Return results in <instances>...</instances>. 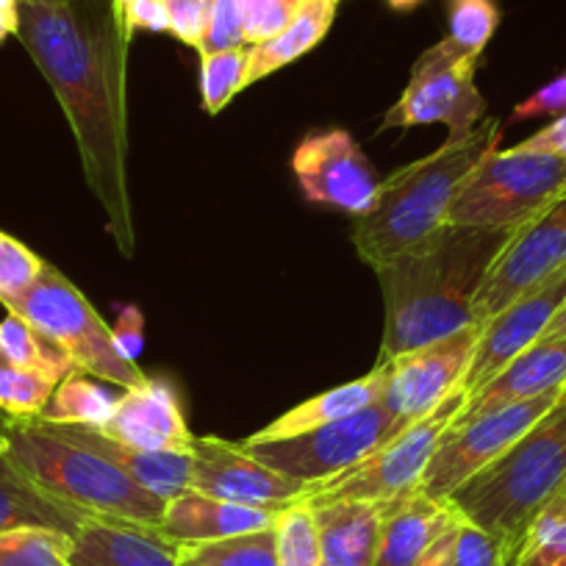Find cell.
Here are the masks:
<instances>
[{
  "instance_id": "obj_1",
  "label": "cell",
  "mask_w": 566,
  "mask_h": 566,
  "mask_svg": "<svg viewBox=\"0 0 566 566\" xmlns=\"http://www.w3.org/2000/svg\"><path fill=\"white\" fill-rule=\"evenodd\" d=\"M18 40L45 75L81 167L125 259L136 253L128 192V45L114 0H20Z\"/></svg>"
},
{
  "instance_id": "obj_2",
  "label": "cell",
  "mask_w": 566,
  "mask_h": 566,
  "mask_svg": "<svg viewBox=\"0 0 566 566\" xmlns=\"http://www.w3.org/2000/svg\"><path fill=\"white\" fill-rule=\"evenodd\" d=\"M514 231L444 222L431 237L375 270L386 306L378 364L475 325L472 308L478 292Z\"/></svg>"
},
{
  "instance_id": "obj_3",
  "label": "cell",
  "mask_w": 566,
  "mask_h": 566,
  "mask_svg": "<svg viewBox=\"0 0 566 566\" xmlns=\"http://www.w3.org/2000/svg\"><path fill=\"white\" fill-rule=\"evenodd\" d=\"M500 139L503 123L483 119L472 134L448 139L431 156L411 161L380 181L375 209L353 220V244L364 264L380 270L439 231L448 222L461 184L472 176L483 156L500 148Z\"/></svg>"
},
{
  "instance_id": "obj_4",
  "label": "cell",
  "mask_w": 566,
  "mask_h": 566,
  "mask_svg": "<svg viewBox=\"0 0 566 566\" xmlns=\"http://www.w3.org/2000/svg\"><path fill=\"white\" fill-rule=\"evenodd\" d=\"M566 481V395L516 439L497 461L483 467L448 497L470 525L503 538L509 558Z\"/></svg>"
},
{
  "instance_id": "obj_5",
  "label": "cell",
  "mask_w": 566,
  "mask_h": 566,
  "mask_svg": "<svg viewBox=\"0 0 566 566\" xmlns=\"http://www.w3.org/2000/svg\"><path fill=\"white\" fill-rule=\"evenodd\" d=\"M7 461L51 497L97 516L159 527L165 500L40 419H9Z\"/></svg>"
},
{
  "instance_id": "obj_6",
  "label": "cell",
  "mask_w": 566,
  "mask_h": 566,
  "mask_svg": "<svg viewBox=\"0 0 566 566\" xmlns=\"http://www.w3.org/2000/svg\"><path fill=\"white\" fill-rule=\"evenodd\" d=\"M12 314L34 325L40 334L56 342L81 373L114 384L130 391L148 386L150 378L139 364L128 361L114 345L112 328L101 319L84 292L53 264H45L42 275L29 290V295L12 308Z\"/></svg>"
},
{
  "instance_id": "obj_7",
  "label": "cell",
  "mask_w": 566,
  "mask_h": 566,
  "mask_svg": "<svg viewBox=\"0 0 566 566\" xmlns=\"http://www.w3.org/2000/svg\"><path fill=\"white\" fill-rule=\"evenodd\" d=\"M566 189V156L492 150L461 184L450 226L520 228Z\"/></svg>"
},
{
  "instance_id": "obj_8",
  "label": "cell",
  "mask_w": 566,
  "mask_h": 566,
  "mask_svg": "<svg viewBox=\"0 0 566 566\" xmlns=\"http://www.w3.org/2000/svg\"><path fill=\"white\" fill-rule=\"evenodd\" d=\"M402 428L408 424H402L380 402H375L350 417L301 433V437L275 439V442H250L248 439L242 442V448L270 470L314 489L361 464L380 444L395 439Z\"/></svg>"
},
{
  "instance_id": "obj_9",
  "label": "cell",
  "mask_w": 566,
  "mask_h": 566,
  "mask_svg": "<svg viewBox=\"0 0 566 566\" xmlns=\"http://www.w3.org/2000/svg\"><path fill=\"white\" fill-rule=\"evenodd\" d=\"M481 53H470L450 36L439 40L413 62L400 101L386 112L380 130L411 125H448V139L472 134L486 119V101L475 84Z\"/></svg>"
},
{
  "instance_id": "obj_10",
  "label": "cell",
  "mask_w": 566,
  "mask_h": 566,
  "mask_svg": "<svg viewBox=\"0 0 566 566\" xmlns=\"http://www.w3.org/2000/svg\"><path fill=\"white\" fill-rule=\"evenodd\" d=\"M467 395L455 391L442 406L424 413L422 419L402 428L395 439L380 444L369 459L347 470L345 475L312 489L308 503H334V500H373L386 503L419 486L424 470L431 464L439 442L459 419Z\"/></svg>"
},
{
  "instance_id": "obj_11",
  "label": "cell",
  "mask_w": 566,
  "mask_h": 566,
  "mask_svg": "<svg viewBox=\"0 0 566 566\" xmlns=\"http://www.w3.org/2000/svg\"><path fill=\"white\" fill-rule=\"evenodd\" d=\"M560 400V391L511 402L470 419H455L439 442L431 464L424 470L419 489L433 500H448L472 475L497 461L516 439L525 437L533 424Z\"/></svg>"
},
{
  "instance_id": "obj_12",
  "label": "cell",
  "mask_w": 566,
  "mask_h": 566,
  "mask_svg": "<svg viewBox=\"0 0 566 566\" xmlns=\"http://www.w3.org/2000/svg\"><path fill=\"white\" fill-rule=\"evenodd\" d=\"M560 270H566V189L511 233L478 292L472 323H489L516 297L533 292Z\"/></svg>"
},
{
  "instance_id": "obj_13",
  "label": "cell",
  "mask_w": 566,
  "mask_h": 566,
  "mask_svg": "<svg viewBox=\"0 0 566 566\" xmlns=\"http://www.w3.org/2000/svg\"><path fill=\"white\" fill-rule=\"evenodd\" d=\"M292 172L308 203L336 209L353 220L369 214L378 203V172L345 128L306 136L292 156Z\"/></svg>"
},
{
  "instance_id": "obj_14",
  "label": "cell",
  "mask_w": 566,
  "mask_h": 566,
  "mask_svg": "<svg viewBox=\"0 0 566 566\" xmlns=\"http://www.w3.org/2000/svg\"><path fill=\"white\" fill-rule=\"evenodd\" d=\"M478 336L481 325H467L459 334L384 361L386 386L380 406L402 424L417 422L424 413L442 406L450 395L461 391Z\"/></svg>"
},
{
  "instance_id": "obj_15",
  "label": "cell",
  "mask_w": 566,
  "mask_h": 566,
  "mask_svg": "<svg viewBox=\"0 0 566 566\" xmlns=\"http://www.w3.org/2000/svg\"><path fill=\"white\" fill-rule=\"evenodd\" d=\"M189 489L261 509H286L312 497V486L255 461L242 444L217 437H195Z\"/></svg>"
},
{
  "instance_id": "obj_16",
  "label": "cell",
  "mask_w": 566,
  "mask_h": 566,
  "mask_svg": "<svg viewBox=\"0 0 566 566\" xmlns=\"http://www.w3.org/2000/svg\"><path fill=\"white\" fill-rule=\"evenodd\" d=\"M566 303V270L544 281L527 295L516 297L511 306L494 314L489 323L481 325L475 353H472L470 369L464 375L461 391L467 397L486 386L497 373H503L505 364L514 361L522 350L536 345L547 334L549 323L560 306Z\"/></svg>"
},
{
  "instance_id": "obj_17",
  "label": "cell",
  "mask_w": 566,
  "mask_h": 566,
  "mask_svg": "<svg viewBox=\"0 0 566 566\" xmlns=\"http://www.w3.org/2000/svg\"><path fill=\"white\" fill-rule=\"evenodd\" d=\"M70 566H181V544L159 527L90 514L73 533Z\"/></svg>"
},
{
  "instance_id": "obj_18",
  "label": "cell",
  "mask_w": 566,
  "mask_h": 566,
  "mask_svg": "<svg viewBox=\"0 0 566 566\" xmlns=\"http://www.w3.org/2000/svg\"><path fill=\"white\" fill-rule=\"evenodd\" d=\"M101 431L139 450L189 453L195 442V433L189 431L176 389L167 380L154 378L142 389L123 391L112 419Z\"/></svg>"
},
{
  "instance_id": "obj_19",
  "label": "cell",
  "mask_w": 566,
  "mask_h": 566,
  "mask_svg": "<svg viewBox=\"0 0 566 566\" xmlns=\"http://www.w3.org/2000/svg\"><path fill=\"white\" fill-rule=\"evenodd\" d=\"M281 511L283 509L231 503V500L211 497L198 489H184L178 497L167 500L159 531L184 547V544H203L264 531L275 525Z\"/></svg>"
},
{
  "instance_id": "obj_20",
  "label": "cell",
  "mask_w": 566,
  "mask_h": 566,
  "mask_svg": "<svg viewBox=\"0 0 566 566\" xmlns=\"http://www.w3.org/2000/svg\"><path fill=\"white\" fill-rule=\"evenodd\" d=\"M566 386V336H542L536 345L522 350L503 373L494 375L486 386L472 391L461 408L459 419L478 417L511 402L560 391Z\"/></svg>"
},
{
  "instance_id": "obj_21",
  "label": "cell",
  "mask_w": 566,
  "mask_h": 566,
  "mask_svg": "<svg viewBox=\"0 0 566 566\" xmlns=\"http://www.w3.org/2000/svg\"><path fill=\"white\" fill-rule=\"evenodd\" d=\"M45 424L51 431H56L59 437L70 439V442L97 453L101 459L112 461L114 467L128 472L134 481H139L142 486L165 500V503L178 497L184 489H189V481H192V453L130 448V444L103 433L101 428H86V424Z\"/></svg>"
},
{
  "instance_id": "obj_22",
  "label": "cell",
  "mask_w": 566,
  "mask_h": 566,
  "mask_svg": "<svg viewBox=\"0 0 566 566\" xmlns=\"http://www.w3.org/2000/svg\"><path fill=\"white\" fill-rule=\"evenodd\" d=\"M455 520L448 500L428 497L419 486L389 500L375 566H417Z\"/></svg>"
},
{
  "instance_id": "obj_23",
  "label": "cell",
  "mask_w": 566,
  "mask_h": 566,
  "mask_svg": "<svg viewBox=\"0 0 566 566\" xmlns=\"http://www.w3.org/2000/svg\"><path fill=\"white\" fill-rule=\"evenodd\" d=\"M386 503H373V500L308 503L314 511L319 553H323L325 564L375 566L380 549V531H384Z\"/></svg>"
},
{
  "instance_id": "obj_24",
  "label": "cell",
  "mask_w": 566,
  "mask_h": 566,
  "mask_svg": "<svg viewBox=\"0 0 566 566\" xmlns=\"http://www.w3.org/2000/svg\"><path fill=\"white\" fill-rule=\"evenodd\" d=\"M386 386V364H375L373 373L361 375V378L342 384L336 389L323 391V395L312 397V400L301 402V406L283 411L281 417L272 419L266 428L250 437V442H275V439H292L301 433L323 428V424L345 419L350 413L361 411V408L380 402Z\"/></svg>"
},
{
  "instance_id": "obj_25",
  "label": "cell",
  "mask_w": 566,
  "mask_h": 566,
  "mask_svg": "<svg viewBox=\"0 0 566 566\" xmlns=\"http://www.w3.org/2000/svg\"><path fill=\"white\" fill-rule=\"evenodd\" d=\"M86 516V511L73 509L36 489L9 464L7 455L0 459V533L14 527H53L73 536Z\"/></svg>"
},
{
  "instance_id": "obj_26",
  "label": "cell",
  "mask_w": 566,
  "mask_h": 566,
  "mask_svg": "<svg viewBox=\"0 0 566 566\" xmlns=\"http://www.w3.org/2000/svg\"><path fill=\"white\" fill-rule=\"evenodd\" d=\"M336 7L339 0H308L290 29H283L281 34L261 45L248 48V86L259 84L261 78L314 51L334 25Z\"/></svg>"
},
{
  "instance_id": "obj_27",
  "label": "cell",
  "mask_w": 566,
  "mask_h": 566,
  "mask_svg": "<svg viewBox=\"0 0 566 566\" xmlns=\"http://www.w3.org/2000/svg\"><path fill=\"white\" fill-rule=\"evenodd\" d=\"M114 384L90 373H70L53 391L51 402L42 411L40 422L51 424H86V428H103L117 408L119 395L112 389Z\"/></svg>"
},
{
  "instance_id": "obj_28",
  "label": "cell",
  "mask_w": 566,
  "mask_h": 566,
  "mask_svg": "<svg viewBox=\"0 0 566 566\" xmlns=\"http://www.w3.org/2000/svg\"><path fill=\"white\" fill-rule=\"evenodd\" d=\"M0 353L9 358V361L20 364L25 369H34V373L45 375V378L62 384L70 373H75V364L56 342L48 339L45 334L34 328L31 323H25L18 314L7 312V317L0 319Z\"/></svg>"
},
{
  "instance_id": "obj_29",
  "label": "cell",
  "mask_w": 566,
  "mask_h": 566,
  "mask_svg": "<svg viewBox=\"0 0 566 566\" xmlns=\"http://www.w3.org/2000/svg\"><path fill=\"white\" fill-rule=\"evenodd\" d=\"M184 566H277L275 525L242 536L217 538L203 544H184Z\"/></svg>"
},
{
  "instance_id": "obj_30",
  "label": "cell",
  "mask_w": 566,
  "mask_h": 566,
  "mask_svg": "<svg viewBox=\"0 0 566 566\" xmlns=\"http://www.w3.org/2000/svg\"><path fill=\"white\" fill-rule=\"evenodd\" d=\"M73 536L53 527H14L0 533V566H70Z\"/></svg>"
},
{
  "instance_id": "obj_31",
  "label": "cell",
  "mask_w": 566,
  "mask_h": 566,
  "mask_svg": "<svg viewBox=\"0 0 566 566\" xmlns=\"http://www.w3.org/2000/svg\"><path fill=\"white\" fill-rule=\"evenodd\" d=\"M56 386V380L20 367L0 353V411L7 417L40 419Z\"/></svg>"
},
{
  "instance_id": "obj_32",
  "label": "cell",
  "mask_w": 566,
  "mask_h": 566,
  "mask_svg": "<svg viewBox=\"0 0 566 566\" xmlns=\"http://www.w3.org/2000/svg\"><path fill=\"white\" fill-rule=\"evenodd\" d=\"M242 90H248V48L200 53V95L206 114H220Z\"/></svg>"
},
{
  "instance_id": "obj_33",
  "label": "cell",
  "mask_w": 566,
  "mask_h": 566,
  "mask_svg": "<svg viewBox=\"0 0 566 566\" xmlns=\"http://www.w3.org/2000/svg\"><path fill=\"white\" fill-rule=\"evenodd\" d=\"M277 536V566H319L317 525H314V511L308 500L292 503L277 514L275 522Z\"/></svg>"
},
{
  "instance_id": "obj_34",
  "label": "cell",
  "mask_w": 566,
  "mask_h": 566,
  "mask_svg": "<svg viewBox=\"0 0 566 566\" xmlns=\"http://www.w3.org/2000/svg\"><path fill=\"white\" fill-rule=\"evenodd\" d=\"M505 566H566V514L544 509Z\"/></svg>"
},
{
  "instance_id": "obj_35",
  "label": "cell",
  "mask_w": 566,
  "mask_h": 566,
  "mask_svg": "<svg viewBox=\"0 0 566 566\" xmlns=\"http://www.w3.org/2000/svg\"><path fill=\"white\" fill-rule=\"evenodd\" d=\"M48 261L40 259L29 244L14 239L12 233L0 231V306L12 312L42 275Z\"/></svg>"
},
{
  "instance_id": "obj_36",
  "label": "cell",
  "mask_w": 566,
  "mask_h": 566,
  "mask_svg": "<svg viewBox=\"0 0 566 566\" xmlns=\"http://www.w3.org/2000/svg\"><path fill=\"white\" fill-rule=\"evenodd\" d=\"M450 40L470 53L486 51L500 23V9L494 0H448Z\"/></svg>"
},
{
  "instance_id": "obj_37",
  "label": "cell",
  "mask_w": 566,
  "mask_h": 566,
  "mask_svg": "<svg viewBox=\"0 0 566 566\" xmlns=\"http://www.w3.org/2000/svg\"><path fill=\"white\" fill-rule=\"evenodd\" d=\"M233 3L239 9V20H242L244 42L248 48H253L277 36L283 29H290L308 0H233Z\"/></svg>"
},
{
  "instance_id": "obj_38",
  "label": "cell",
  "mask_w": 566,
  "mask_h": 566,
  "mask_svg": "<svg viewBox=\"0 0 566 566\" xmlns=\"http://www.w3.org/2000/svg\"><path fill=\"white\" fill-rule=\"evenodd\" d=\"M509 547L503 538L461 520L453 547V566H505Z\"/></svg>"
},
{
  "instance_id": "obj_39",
  "label": "cell",
  "mask_w": 566,
  "mask_h": 566,
  "mask_svg": "<svg viewBox=\"0 0 566 566\" xmlns=\"http://www.w3.org/2000/svg\"><path fill=\"white\" fill-rule=\"evenodd\" d=\"M233 48H248L237 3L233 0H209V20H206L203 42H200L198 53L233 51Z\"/></svg>"
},
{
  "instance_id": "obj_40",
  "label": "cell",
  "mask_w": 566,
  "mask_h": 566,
  "mask_svg": "<svg viewBox=\"0 0 566 566\" xmlns=\"http://www.w3.org/2000/svg\"><path fill=\"white\" fill-rule=\"evenodd\" d=\"M165 7L167 23H170L167 34L198 51L203 42L206 20H209V0H165Z\"/></svg>"
},
{
  "instance_id": "obj_41",
  "label": "cell",
  "mask_w": 566,
  "mask_h": 566,
  "mask_svg": "<svg viewBox=\"0 0 566 566\" xmlns=\"http://www.w3.org/2000/svg\"><path fill=\"white\" fill-rule=\"evenodd\" d=\"M117 3L119 23H123L125 36L134 40V34L148 31V34H167V7L165 0H114Z\"/></svg>"
},
{
  "instance_id": "obj_42",
  "label": "cell",
  "mask_w": 566,
  "mask_h": 566,
  "mask_svg": "<svg viewBox=\"0 0 566 566\" xmlns=\"http://www.w3.org/2000/svg\"><path fill=\"white\" fill-rule=\"evenodd\" d=\"M566 112V73L553 78L549 84H544L542 90H536L533 95H527L525 101L516 103L511 119H536V117H558Z\"/></svg>"
},
{
  "instance_id": "obj_43",
  "label": "cell",
  "mask_w": 566,
  "mask_h": 566,
  "mask_svg": "<svg viewBox=\"0 0 566 566\" xmlns=\"http://www.w3.org/2000/svg\"><path fill=\"white\" fill-rule=\"evenodd\" d=\"M112 336L117 350L123 353L128 361L136 364V358H139L142 353V342H145V317H142L139 306H125L123 312H119L117 325L112 328Z\"/></svg>"
},
{
  "instance_id": "obj_44",
  "label": "cell",
  "mask_w": 566,
  "mask_h": 566,
  "mask_svg": "<svg viewBox=\"0 0 566 566\" xmlns=\"http://www.w3.org/2000/svg\"><path fill=\"white\" fill-rule=\"evenodd\" d=\"M516 150H527V154L566 156V112L558 114L547 128L536 130V134L527 136L525 142H520Z\"/></svg>"
},
{
  "instance_id": "obj_45",
  "label": "cell",
  "mask_w": 566,
  "mask_h": 566,
  "mask_svg": "<svg viewBox=\"0 0 566 566\" xmlns=\"http://www.w3.org/2000/svg\"><path fill=\"white\" fill-rule=\"evenodd\" d=\"M459 525L461 516L442 533V536L433 542V547L424 553V558L419 560L417 566H453V547H455V536H459Z\"/></svg>"
},
{
  "instance_id": "obj_46",
  "label": "cell",
  "mask_w": 566,
  "mask_h": 566,
  "mask_svg": "<svg viewBox=\"0 0 566 566\" xmlns=\"http://www.w3.org/2000/svg\"><path fill=\"white\" fill-rule=\"evenodd\" d=\"M20 31V0H0V45Z\"/></svg>"
},
{
  "instance_id": "obj_47",
  "label": "cell",
  "mask_w": 566,
  "mask_h": 566,
  "mask_svg": "<svg viewBox=\"0 0 566 566\" xmlns=\"http://www.w3.org/2000/svg\"><path fill=\"white\" fill-rule=\"evenodd\" d=\"M544 336H566V303L560 306V312L555 314L553 323H549L547 334H544Z\"/></svg>"
},
{
  "instance_id": "obj_48",
  "label": "cell",
  "mask_w": 566,
  "mask_h": 566,
  "mask_svg": "<svg viewBox=\"0 0 566 566\" xmlns=\"http://www.w3.org/2000/svg\"><path fill=\"white\" fill-rule=\"evenodd\" d=\"M549 511H560V514H566V481L560 483V489H558V494H555L553 500H549V505H547Z\"/></svg>"
},
{
  "instance_id": "obj_49",
  "label": "cell",
  "mask_w": 566,
  "mask_h": 566,
  "mask_svg": "<svg viewBox=\"0 0 566 566\" xmlns=\"http://www.w3.org/2000/svg\"><path fill=\"white\" fill-rule=\"evenodd\" d=\"M9 419H12V417H7V413L0 411V459H3V455H7V437H9Z\"/></svg>"
},
{
  "instance_id": "obj_50",
  "label": "cell",
  "mask_w": 566,
  "mask_h": 566,
  "mask_svg": "<svg viewBox=\"0 0 566 566\" xmlns=\"http://www.w3.org/2000/svg\"><path fill=\"white\" fill-rule=\"evenodd\" d=\"M386 3H389V7L395 9V12H408V9L419 7L422 0H386Z\"/></svg>"
},
{
  "instance_id": "obj_51",
  "label": "cell",
  "mask_w": 566,
  "mask_h": 566,
  "mask_svg": "<svg viewBox=\"0 0 566 566\" xmlns=\"http://www.w3.org/2000/svg\"><path fill=\"white\" fill-rule=\"evenodd\" d=\"M319 566H328V564H325V560H323V564H319Z\"/></svg>"
},
{
  "instance_id": "obj_52",
  "label": "cell",
  "mask_w": 566,
  "mask_h": 566,
  "mask_svg": "<svg viewBox=\"0 0 566 566\" xmlns=\"http://www.w3.org/2000/svg\"><path fill=\"white\" fill-rule=\"evenodd\" d=\"M564 395H566V386H564Z\"/></svg>"
},
{
  "instance_id": "obj_53",
  "label": "cell",
  "mask_w": 566,
  "mask_h": 566,
  "mask_svg": "<svg viewBox=\"0 0 566 566\" xmlns=\"http://www.w3.org/2000/svg\"><path fill=\"white\" fill-rule=\"evenodd\" d=\"M181 566H184V564H181Z\"/></svg>"
}]
</instances>
